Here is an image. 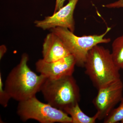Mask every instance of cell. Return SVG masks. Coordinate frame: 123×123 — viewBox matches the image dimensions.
Wrapping results in <instances>:
<instances>
[{"label": "cell", "instance_id": "cell-1", "mask_svg": "<svg viewBox=\"0 0 123 123\" xmlns=\"http://www.w3.org/2000/svg\"><path fill=\"white\" fill-rule=\"evenodd\" d=\"M29 56L23 54L20 62L9 73L5 82L4 89L11 98L18 102L36 96L40 92L47 78L38 75L28 66Z\"/></svg>", "mask_w": 123, "mask_h": 123}, {"label": "cell", "instance_id": "cell-2", "mask_svg": "<svg viewBox=\"0 0 123 123\" xmlns=\"http://www.w3.org/2000/svg\"><path fill=\"white\" fill-rule=\"evenodd\" d=\"M84 67L85 73L97 89L120 80V69L111 52L98 44L89 51Z\"/></svg>", "mask_w": 123, "mask_h": 123}, {"label": "cell", "instance_id": "cell-3", "mask_svg": "<svg viewBox=\"0 0 123 123\" xmlns=\"http://www.w3.org/2000/svg\"><path fill=\"white\" fill-rule=\"evenodd\" d=\"M40 92L47 103L63 111L79 103L80 98L79 86L73 75L56 79L46 78Z\"/></svg>", "mask_w": 123, "mask_h": 123}, {"label": "cell", "instance_id": "cell-4", "mask_svg": "<svg viewBox=\"0 0 123 123\" xmlns=\"http://www.w3.org/2000/svg\"><path fill=\"white\" fill-rule=\"evenodd\" d=\"M111 30V27H107L105 31L102 34L81 37L77 36L74 32L63 27H55L50 30L62 40L70 54L75 57L76 65L84 67L88 52L93 47L101 43H107L111 42V39L104 37Z\"/></svg>", "mask_w": 123, "mask_h": 123}, {"label": "cell", "instance_id": "cell-5", "mask_svg": "<svg viewBox=\"0 0 123 123\" xmlns=\"http://www.w3.org/2000/svg\"><path fill=\"white\" fill-rule=\"evenodd\" d=\"M17 114L23 122L34 119L41 123H72L71 117L64 111L42 102L36 96L18 102Z\"/></svg>", "mask_w": 123, "mask_h": 123}, {"label": "cell", "instance_id": "cell-6", "mask_svg": "<svg viewBox=\"0 0 123 123\" xmlns=\"http://www.w3.org/2000/svg\"><path fill=\"white\" fill-rule=\"evenodd\" d=\"M98 90L92 102L97 110L98 120H104L123 98V83L120 79Z\"/></svg>", "mask_w": 123, "mask_h": 123}, {"label": "cell", "instance_id": "cell-7", "mask_svg": "<svg viewBox=\"0 0 123 123\" xmlns=\"http://www.w3.org/2000/svg\"><path fill=\"white\" fill-rule=\"evenodd\" d=\"M78 1L69 0L67 5L52 15L45 17L43 20L35 21V26L43 30L56 27H63L74 32L75 22L74 13Z\"/></svg>", "mask_w": 123, "mask_h": 123}, {"label": "cell", "instance_id": "cell-8", "mask_svg": "<svg viewBox=\"0 0 123 123\" xmlns=\"http://www.w3.org/2000/svg\"><path fill=\"white\" fill-rule=\"evenodd\" d=\"M76 65L75 58L71 54L52 62H47L40 59L35 64L37 72L47 78L52 79L73 75Z\"/></svg>", "mask_w": 123, "mask_h": 123}, {"label": "cell", "instance_id": "cell-9", "mask_svg": "<svg viewBox=\"0 0 123 123\" xmlns=\"http://www.w3.org/2000/svg\"><path fill=\"white\" fill-rule=\"evenodd\" d=\"M42 53L43 59L48 62L56 61L70 55L60 38L52 32L44 38Z\"/></svg>", "mask_w": 123, "mask_h": 123}, {"label": "cell", "instance_id": "cell-10", "mask_svg": "<svg viewBox=\"0 0 123 123\" xmlns=\"http://www.w3.org/2000/svg\"><path fill=\"white\" fill-rule=\"evenodd\" d=\"M63 111L71 117L72 123H95L98 120L97 113L93 117L86 115L82 111L78 103L67 107Z\"/></svg>", "mask_w": 123, "mask_h": 123}, {"label": "cell", "instance_id": "cell-11", "mask_svg": "<svg viewBox=\"0 0 123 123\" xmlns=\"http://www.w3.org/2000/svg\"><path fill=\"white\" fill-rule=\"evenodd\" d=\"M111 53L115 63L120 70H123V34L113 41Z\"/></svg>", "mask_w": 123, "mask_h": 123}, {"label": "cell", "instance_id": "cell-12", "mask_svg": "<svg viewBox=\"0 0 123 123\" xmlns=\"http://www.w3.org/2000/svg\"><path fill=\"white\" fill-rule=\"evenodd\" d=\"M118 107L114 108L103 120L104 123H123V97Z\"/></svg>", "mask_w": 123, "mask_h": 123}, {"label": "cell", "instance_id": "cell-13", "mask_svg": "<svg viewBox=\"0 0 123 123\" xmlns=\"http://www.w3.org/2000/svg\"><path fill=\"white\" fill-rule=\"evenodd\" d=\"M11 98L3 86L2 75L0 73V104L3 107H6Z\"/></svg>", "mask_w": 123, "mask_h": 123}, {"label": "cell", "instance_id": "cell-14", "mask_svg": "<svg viewBox=\"0 0 123 123\" xmlns=\"http://www.w3.org/2000/svg\"><path fill=\"white\" fill-rule=\"evenodd\" d=\"M103 7L108 8H123V0H118L117 1L110 3L106 5H104Z\"/></svg>", "mask_w": 123, "mask_h": 123}, {"label": "cell", "instance_id": "cell-15", "mask_svg": "<svg viewBox=\"0 0 123 123\" xmlns=\"http://www.w3.org/2000/svg\"><path fill=\"white\" fill-rule=\"evenodd\" d=\"M66 0H56L54 13L57 12L64 6V3Z\"/></svg>", "mask_w": 123, "mask_h": 123}, {"label": "cell", "instance_id": "cell-16", "mask_svg": "<svg viewBox=\"0 0 123 123\" xmlns=\"http://www.w3.org/2000/svg\"><path fill=\"white\" fill-rule=\"evenodd\" d=\"M7 51V48L5 45H2L0 47V59H1Z\"/></svg>", "mask_w": 123, "mask_h": 123}]
</instances>
